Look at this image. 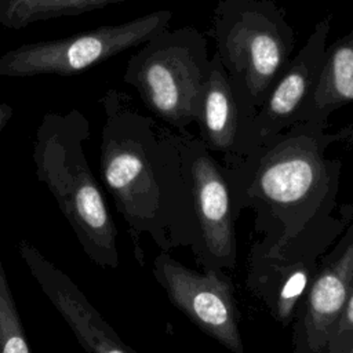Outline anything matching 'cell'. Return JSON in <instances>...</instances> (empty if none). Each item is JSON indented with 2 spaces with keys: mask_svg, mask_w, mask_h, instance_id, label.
Instances as JSON below:
<instances>
[{
  "mask_svg": "<svg viewBox=\"0 0 353 353\" xmlns=\"http://www.w3.org/2000/svg\"><path fill=\"white\" fill-rule=\"evenodd\" d=\"M325 127L295 123L222 164L236 212H254L255 240L247 256L323 255L353 221V204L338 203L342 161L328 156V148L347 141L352 128L328 132Z\"/></svg>",
  "mask_w": 353,
  "mask_h": 353,
  "instance_id": "cell-1",
  "label": "cell"
},
{
  "mask_svg": "<svg viewBox=\"0 0 353 353\" xmlns=\"http://www.w3.org/2000/svg\"><path fill=\"white\" fill-rule=\"evenodd\" d=\"M101 174L141 265L143 234L165 252L190 250L200 263L201 232L183 174L179 135L142 128L109 139L101 157Z\"/></svg>",
  "mask_w": 353,
  "mask_h": 353,
  "instance_id": "cell-2",
  "label": "cell"
},
{
  "mask_svg": "<svg viewBox=\"0 0 353 353\" xmlns=\"http://www.w3.org/2000/svg\"><path fill=\"white\" fill-rule=\"evenodd\" d=\"M216 54L233 88L256 110L285 65L292 32L270 4L254 0H225L214 19Z\"/></svg>",
  "mask_w": 353,
  "mask_h": 353,
  "instance_id": "cell-3",
  "label": "cell"
},
{
  "mask_svg": "<svg viewBox=\"0 0 353 353\" xmlns=\"http://www.w3.org/2000/svg\"><path fill=\"white\" fill-rule=\"evenodd\" d=\"M34 161L39 182L55 199L85 255L101 268L117 269V230L79 148L46 142L36 152Z\"/></svg>",
  "mask_w": 353,
  "mask_h": 353,
  "instance_id": "cell-4",
  "label": "cell"
},
{
  "mask_svg": "<svg viewBox=\"0 0 353 353\" xmlns=\"http://www.w3.org/2000/svg\"><path fill=\"white\" fill-rule=\"evenodd\" d=\"M153 276L170 302L201 332L232 353H243L241 313L230 277L225 270H193L170 252L153 259Z\"/></svg>",
  "mask_w": 353,
  "mask_h": 353,
  "instance_id": "cell-5",
  "label": "cell"
},
{
  "mask_svg": "<svg viewBox=\"0 0 353 353\" xmlns=\"http://www.w3.org/2000/svg\"><path fill=\"white\" fill-rule=\"evenodd\" d=\"M183 174L201 232L203 270H233L237 262L234 210L223 167L200 138L179 135Z\"/></svg>",
  "mask_w": 353,
  "mask_h": 353,
  "instance_id": "cell-6",
  "label": "cell"
},
{
  "mask_svg": "<svg viewBox=\"0 0 353 353\" xmlns=\"http://www.w3.org/2000/svg\"><path fill=\"white\" fill-rule=\"evenodd\" d=\"M208 66L201 34L192 29L174 32L143 72L153 110L178 130L197 123Z\"/></svg>",
  "mask_w": 353,
  "mask_h": 353,
  "instance_id": "cell-7",
  "label": "cell"
},
{
  "mask_svg": "<svg viewBox=\"0 0 353 353\" xmlns=\"http://www.w3.org/2000/svg\"><path fill=\"white\" fill-rule=\"evenodd\" d=\"M353 291V221L321 259L292 323V353H324Z\"/></svg>",
  "mask_w": 353,
  "mask_h": 353,
  "instance_id": "cell-8",
  "label": "cell"
},
{
  "mask_svg": "<svg viewBox=\"0 0 353 353\" xmlns=\"http://www.w3.org/2000/svg\"><path fill=\"white\" fill-rule=\"evenodd\" d=\"M255 113V108L233 88L219 55L214 54L197 116L200 139L210 152L222 153L225 161L244 156L258 143L252 127Z\"/></svg>",
  "mask_w": 353,
  "mask_h": 353,
  "instance_id": "cell-9",
  "label": "cell"
},
{
  "mask_svg": "<svg viewBox=\"0 0 353 353\" xmlns=\"http://www.w3.org/2000/svg\"><path fill=\"white\" fill-rule=\"evenodd\" d=\"M328 33V19L316 25L306 44L256 110L252 127L258 142L299 123L301 112L313 94L327 58Z\"/></svg>",
  "mask_w": 353,
  "mask_h": 353,
  "instance_id": "cell-10",
  "label": "cell"
},
{
  "mask_svg": "<svg viewBox=\"0 0 353 353\" xmlns=\"http://www.w3.org/2000/svg\"><path fill=\"white\" fill-rule=\"evenodd\" d=\"M323 255L313 254L298 259L247 256L245 285L270 316L281 327H287L294 323Z\"/></svg>",
  "mask_w": 353,
  "mask_h": 353,
  "instance_id": "cell-11",
  "label": "cell"
},
{
  "mask_svg": "<svg viewBox=\"0 0 353 353\" xmlns=\"http://www.w3.org/2000/svg\"><path fill=\"white\" fill-rule=\"evenodd\" d=\"M353 102V33L335 43L330 51L301 121L327 123L331 112Z\"/></svg>",
  "mask_w": 353,
  "mask_h": 353,
  "instance_id": "cell-12",
  "label": "cell"
},
{
  "mask_svg": "<svg viewBox=\"0 0 353 353\" xmlns=\"http://www.w3.org/2000/svg\"><path fill=\"white\" fill-rule=\"evenodd\" d=\"M0 353H30L25 328L0 259Z\"/></svg>",
  "mask_w": 353,
  "mask_h": 353,
  "instance_id": "cell-13",
  "label": "cell"
},
{
  "mask_svg": "<svg viewBox=\"0 0 353 353\" xmlns=\"http://www.w3.org/2000/svg\"><path fill=\"white\" fill-rule=\"evenodd\" d=\"M352 341H353V291L331 331L324 353H342Z\"/></svg>",
  "mask_w": 353,
  "mask_h": 353,
  "instance_id": "cell-14",
  "label": "cell"
},
{
  "mask_svg": "<svg viewBox=\"0 0 353 353\" xmlns=\"http://www.w3.org/2000/svg\"><path fill=\"white\" fill-rule=\"evenodd\" d=\"M102 52V43L97 37H81L74 41L68 51L69 65L81 69L95 61Z\"/></svg>",
  "mask_w": 353,
  "mask_h": 353,
  "instance_id": "cell-15",
  "label": "cell"
},
{
  "mask_svg": "<svg viewBox=\"0 0 353 353\" xmlns=\"http://www.w3.org/2000/svg\"><path fill=\"white\" fill-rule=\"evenodd\" d=\"M342 353H353V341L346 346V349Z\"/></svg>",
  "mask_w": 353,
  "mask_h": 353,
  "instance_id": "cell-16",
  "label": "cell"
},
{
  "mask_svg": "<svg viewBox=\"0 0 353 353\" xmlns=\"http://www.w3.org/2000/svg\"><path fill=\"white\" fill-rule=\"evenodd\" d=\"M347 141H349V142H353V128H352V131H350V135H349Z\"/></svg>",
  "mask_w": 353,
  "mask_h": 353,
  "instance_id": "cell-17",
  "label": "cell"
}]
</instances>
